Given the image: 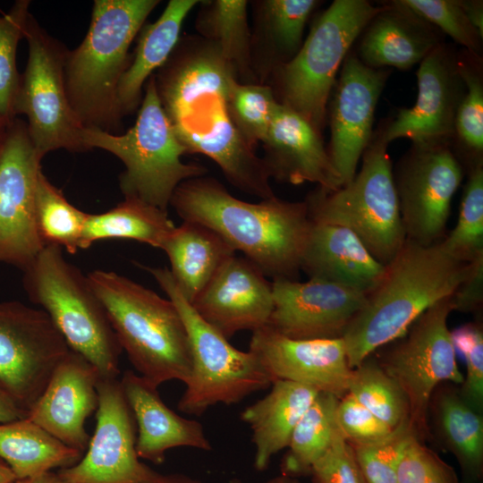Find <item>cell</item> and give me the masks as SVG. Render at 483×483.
I'll return each mask as SVG.
<instances>
[{
    "instance_id": "obj_1",
    "label": "cell",
    "mask_w": 483,
    "mask_h": 483,
    "mask_svg": "<svg viewBox=\"0 0 483 483\" xmlns=\"http://www.w3.org/2000/svg\"><path fill=\"white\" fill-rule=\"evenodd\" d=\"M154 76L160 103L187 154L208 157L240 191L272 197L263 158L229 115L228 96L238 78L219 50L200 37H185Z\"/></svg>"
},
{
    "instance_id": "obj_2",
    "label": "cell",
    "mask_w": 483,
    "mask_h": 483,
    "mask_svg": "<svg viewBox=\"0 0 483 483\" xmlns=\"http://www.w3.org/2000/svg\"><path fill=\"white\" fill-rule=\"evenodd\" d=\"M170 206L183 221L215 231L273 280H296L301 270L312 225L305 200L288 201L273 196L247 202L205 174L180 183Z\"/></svg>"
},
{
    "instance_id": "obj_3",
    "label": "cell",
    "mask_w": 483,
    "mask_h": 483,
    "mask_svg": "<svg viewBox=\"0 0 483 483\" xmlns=\"http://www.w3.org/2000/svg\"><path fill=\"white\" fill-rule=\"evenodd\" d=\"M469 269L441 242L423 246L406 239L342 336L350 367L403 336L428 308L453 294Z\"/></svg>"
},
{
    "instance_id": "obj_4",
    "label": "cell",
    "mask_w": 483,
    "mask_h": 483,
    "mask_svg": "<svg viewBox=\"0 0 483 483\" xmlns=\"http://www.w3.org/2000/svg\"><path fill=\"white\" fill-rule=\"evenodd\" d=\"M158 0H95L81 43L68 50L64 80L69 103L84 127L114 133L123 116L119 81L131 64L129 48Z\"/></svg>"
},
{
    "instance_id": "obj_5",
    "label": "cell",
    "mask_w": 483,
    "mask_h": 483,
    "mask_svg": "<svg viewBox=\"0 0 483 483\" xmlns=\"http://www.w3.org/2000/svg\"><path fill=\"white\" fill-rule=\"evenodd\" d=\"M89 283L136 373L158 387L191 371V351L182 318L170 299L113 271L94 270Z\"/></svg>"
},
{
    "instance_id": "obj_6",
    "label": "cell",
    "mask_w": 483,
    "mask_h": 483,
    "mask_svg": "<svg viewBox=\"0 0 483 483\" xmlns=\"http://www.w3.org/2000/svg\"><path fill=\"white\" fill-rule=\"evenodd\" d=\"M62 250L45 246L22 270L25 292L100 378H118L123 350L106 309L88 275L67 261Z\"/></svg>"
},
{
    "instance_id": "obj_7",
    "label": "cell",
    "mask_w": 483,
    "mask_h": 483,
    "mask_svg": "<svg viewBox=\"0 0 483 483\" xmlns=\"http://www.w3.org/2000/svg\"><path fill=\"white\" fill-rule=\"evenodd\" d=\"M82 141L88 150L101 148L123 162L125 169L120 175V188L125 198L165 211L180 183L208 174L205 166L182 161L187 151L160 103L154 74L145 84L132 127L123 134L84 127Z\"/></svg>"
},
{
    "instance_id": "obj_8",
    "label": "cell",
    "mask_w": 483,
    "mask_h": 483,
    "mask_svg": "<svg viewBox=\"0 0 483 483\" xmlns=\"http://www.w3.org/2000/svg\"><path fill=\"white\" fill-rule=\"evenodd\" d=\"M387 145L381 128L373 133L360 169L349 183L335 191L318 187L305 199L313 222L349 228L384 266L406 240Z\"/></svg>"
},
{
    "instance_id": "obj_9",
    "label": "cell",
    "mask_w": 483,
    "mask_h": 483,
    "mask_svg": "<svg viewBox=\"0 0 483 483\" xmlns=\"http://www.w3.org/2000/svg\"><path fill=\"white\" fill-rule=\"evenodd\" d=\"M381 8L366 0H335L317 17L297 54L272 73L278 102L322 133L337 72Z\"/></svg>"
},
{
    "instance_id": "obj_10",
    "label": "cell",
    "mask_w": 483,
    "mask_h": 483,
    "mask_svg": "<svg viewBox=\"0 0 483 483\" xmlns=\"http://www.w3.org/2000/svg\"><path fill=\"white\" fill-rule=\"evenodd\" d=\"M157 281L177 308L185 325L191 351V371L177 407L201 416L216 404L230 405L271 386L273 380L256 356L233 347L192 308L175 284L167 267L139 265Z\"/></svg>"
},
{
    "instance_id": "obj_11",
    "label": "cell",
    "mask_w": 483,
    "mask_h": 483,
    "mask_svg": "<svg viewBox=\"0 0 483 483\" xmlns=\"http://www.w3.org/2000/svg\"><path fill=\"white\" fill-rule=\"evenodd\" d=\"M29 57L21 74L14 114H24L30 140L44 157L64 148L85 152L81 124L66 93L64 65L68 48L43 29L30 13L24 32Z\"/></svg>"
},
{
    "instance_id": "obj_12",
    "label": "cell",
    "mask_w": 483,
    "mask_h": 483,
    "mask_svg": "<svg viewBox=\"0 0 483 483\" xmlns=\"http://www.w3.org/2000/svg\"><path fill=\"white\" fill-rule=\"evenodd\" d=\"M452 311V296L435 303L378 361L405 395L409 425L420 441L428 436V417L436 387L445 381L462 384L464 379L447 326Z\"/></svg>"
},
{
    "instance_id": "obj_13",
    "label": "cell",
    "mask_w": 483,
    "mask_h": 483,
    "mask_svg": "<svg viewBox=\"0 0 483 483\" xmlns=\"http://www.w3.org/2000/svg\"><path fill=\"white\" fill-rule=\"evenodd\" d=\"M70 351L44 310L0 302V388L27 413Z\"/></svg>"
},
{
    "instance_id": "obj_14",
    "label": "cell",
    "mask_w": 483,
    "mask_h": 483,
    "mask_svg": "<svg viewBox=\"0 0 483 483\" xmlns=\"http://www.w3.org/2000/svg\"><path fill=\"white\" fill-rule=\"evenodd\" d=\"M393 174L406 239L423 246L441 242L463 177L450 144H412Z\"/></svg>"
},
{
    "instance_id": "obj_15",
    "label": "cell",
    "mask_w": 483,
    "mask_h": 483,
    "mask_svg": "<svg viewBox=\"0 0 483 483\" xmlns=\"http://www.w3.org/2000/svg\"><path fill=\"white\" fill-rule=\"evenodd\" d=\"M42 158L30 140L27 123L14 119L0 154V264L21 270L45 247L35 220Z\"/></svg>"
},
{
    "instance_id": "obj_16",
    "label": "cell",
    "mask_w": 483,
    "mask_h": 483,
    "mask_svg": "<svg viewBox=\"0 0 483 483\" xmlns=\"http://www.w3.org/2000/svg\"><path fill=\"white\" fill-rule=\"evenodd\" d=\"M96 428L74 465L58 470L67 483H139L150 467L136 451L137 427L119 378H99Z\"/></svg>"
},
{
    "instance_id": "obj_17",
    "label": "cell",
    "mask_w": 483,
    "mask_h": 483,
    "mask_svg": "<svg viewBox=\"0 0 483 483\" xmlns=\"http://www.w3.org/2000/svg\"><path fill=\"white\" fill-rule=\"evenodd\" d=\"M333 88L327 148L339 188L349 183L373 136L374 114L389 72L346 56Z\"/></svg>"
},
{
    "instance_id": "obj_18",
    "label": "cell",
    "mask_w": 483,
    "mask_h": 483,
    "mask_svg": "<svg viewBox=\"0 0 483 483\" xmlns=\"http://www.w3.org/2000/svg\"><path fill=\"white\" fill-rule=\"evenodd\" d=\"M418 96L412 107L399 110L385 125L389 143L408 138L412 144H450L455 138L457 109L465 84L457 66V55L442 43L420 63L417 71Z\"/></svg>"
},
{
    "instance_id": "obj_19",
    "label": "cell",
    "mask_w": 483,
    "mask_h": 483,
    "mask_svg": "<svg viewBox=\"0 0 483 483\" xmlns=\"http://www.w3.org/2000/svg\"><path fill=\"white\" fill-rule=\"evenodd\" d=\"M272 290L274 307L267 326L296 340L342 337L366 297L317 278L306 282L274 279Z\"/></svg>"
},
{
    "instance_id": "obj_20",
    "label": "cell",
    "mask_w": 483,
    "mask_h": 483,
    "mask_svg": "<svg viewBox=\"0 0 483 483\" xmlns=\"http://www.w3.org/2000/svg\"><path fill=\"white\" fill-rule=\"evenodd\" d=\"M249 351L273 381L301 383L339 399L348 393L353 369L342 337L296 340L266 326L252 332Z\"/></svg>"
},
{
    "instance_id": "obj_21",
    "label": "cell",
    "mask_w": 483,
    "mask_h": 483,
    "mask_svg": "<svg viewBox=\"0 0 483 483\" xmlns=\"http://www.w3.org/2000/svg\"><path fill=\"white\" fill-rule=\"evenodd\" d=\"M191 304L229 340L238 332L267 326L274 307L272 282L255 264L235 254Z\"/></svg>"
},
{
    "instance_id": "obj_22",
    "label": "cell",
    "mask_w": 483,
    "mask_h": 483,
    "mask_svg": "<svg viewBox=\"0 0 483 483\" xmlns=\"http://www.w3.org/2000/svg\"><path fill=\"white\" fill-rule=\"evenodd\" d=\"M99 378L96 369L71 350L27 418L64 445L84 453L90 439L85 422L97 409Z\"/></svg>"
},
{
    "instance_id": "obj_23",
    "label": "cell",
    "mask_w": 483,
    "mask_h": 483,
    "mask_svg": "<svg viewBox=\"0 0 483 483\" xmlns=\"http://www.w3.org/2000/svg\"><path fill=\"white\" fill-rule=\"evenodd\" d=\"M261 143L270 178L293 185L314 182L326 191L339 189L322 133L285 106L279 103Z\"/></svg>"
},
{
    "instance_id": "obj_24",
    "label": "cell",
    "mask_w": 483,
    "mask_h": 483,
    "mask_svg": "<svg viewBox=\"0 0 483 483\" xmlns=\"http://www.w3.org/2000/svg\"><path fill=\"white\" fill-rule=\"evenodd\" d=\"M120 381L136 422L140 459L160 464L165 453L173 448L212 450L203 426L170 409L160 397L157 386L132 370H126Z\"/></svg>"
},
{
    "instance_id": "obj_25",
    "label": "cell",
    "mask_w": 483,
    "mask_h": 483,
    "mask_svg": "<svg viewBox=\"0 0 483 483\" xmlns=\"http://www.w3.org/2000/svg\"><path fill=\"white\" fill-rule=\"evenodd\" d=\"M385 267L349 228L312 221L301 267L309 278L367 294L379 282Z\"/></svg>"
},
{
    "instance_id": "obj_26",
    "label": "cell",
    "mask_w": 483,
    "mask_h": 483,
    "mask_svg": "<svg viewBox=\"0 0 483 483\" xmlns=\"http://www.w3.org/2000/svg\"><path fill=\"white\" fill-rule=\"evenodd\" d=\"M437 29L399 0L382 5L362 31L359 56L375 69H410L443 42Z\"/></svg>"
},
{
    "instance_id": "obj_27",
    "label": "cell",
    "mask_w": 483,
    "mask_h": 483,
    "mask_svg": "<svg viewBox=\"0 0 483 483\" xmlns=\"http://www.w3.org/2000/svg\"><path fill=\"white\" fill-rule=\"evenodd\" d=\"M318 393L301 383L276 379L267 394L242 411L241 419L252 433L255 469L265 470L272 457L288 447L296 424Z\"/></svg>"
},
{
    "instance_id": "obj_28",
    "label": "cell",
    "mask_w": 483,
    "mask_h": 483,
    "mask_svg": "<svg viewBox=\"0 0 483 483\" xmlns=\"http://www.w3.org/2000/svg\"><path fill=\"white\" fill-rule=\"evenodd\" d=\"M318 3L316 0L254 2L251 52L253 71L259 83L297 54L306 23Z\"/></svg>"
},
{
    "instance_id": "obj_29",
    "label": "cell",
    "mask_w": 483,
    "mask_h": 483,
    "mask_svg": "<svg viewBox=\"0 0 483 483\" xmlns=\"http://www.w3.org/2000/svg\"><path fill=\"white\" fill-rule=\"evenodd\" d=\"M199 3V0H170L155 22L142 26L134 55L117 88V103L123 117L140 106L147 80L165 63L180 39L184 20Z\"/></svg>"
},
{
    "instance_id": "obj_30",
    "label": "cell",
    "mask_w": 483,
    "mask_h": 483,
    "mask_svg": "<svg viewBox=\"0 0 483 483\" xmlns=\"http://www.w3.org/2000/svg\"><path fill=\"white\" fill-rule=\"evenodd\" d=\"M162 250L170 261L169 271L175 284L190 303L236 254L215 231L191 221L175 226Z\"/></svg>"
},
{
    "instance_id": "obj_31",
    "label": "cell",
    "mask_w": 483,
    "mask_h": 483,
    "mask_svg": "<svg viewBox=\"0 0 483 483\" xmlns=\"http://www.w3.org/2000/svg\"><path fill=\"white\" fill-rule=\"evenodd\" d=\"M82 455L27 417L0 422V459L10 467L17 479L71 467Z\"/></svg>"
},
{
    "instance_id": "obj_32",
    "label": "cell",
    "mask_w": 483,
    "mask_h": 483,
    "mask_svg": "<svg viewBox=\"0 0 483 483\" xmlns=\"http://www.w3.org/2000/svg\"><path fill=\"white\" fill-rule=\"evenodd\" d=\"M195 21L199 36L219 50L242 83H259L253 71L251 31L246 0L200 1Z\"/></svg>"
},
{
    "instance_id": "obj_33",
    "label": "cell",
    "mask_w": 483,
    "mask_h": 483,
    "mask_svg": "<svg viewBox=\"0 0 483 483\" xmlns=\"http://www.w3.org/2000/svg\"><path fill=\"white\" fill-rule=\"evenodd\" d=\"M175 225L167 211L134 198H125L101 214H89L80 249L107 239H130L154 248H163Z\"/></svg>"
},
{
    "instance_id": "obj_34",
    "label": "cell",
    "mask_w": 483,
    "mask_h": 483,
    "mask_svg": "<svg viewBox=\"0 0 483 483\" xmlns=\"http://www.w3.org/2000/svg\"><path fill=\"white\" fill-rule=\"evenodd\" d=\"M433 411L438 432L473 481L481 478L483 467L482 413L453 388L434 393Z\"/></svg>"
},
{
    "instance_id": "obj_35",
    "label": "cell",
    "mask_w": 483,
    "mask_h": 483,
    "mask_svg": "<svg viewBox=\"0 0 483 483\" xmlns=\"http://www.w3.org/2000/svg\"><path fill=\"white\" fill-rule=\"evenodd\" d=\"M338 402L332 394L318 393L292 431L282 462L284 475L310 474L313 463L329 448L338 428Z\"/></svg>"
},
{
    "instance_id": "obj_36",
    "label": "cell",
    "mask_w": 483,
    "mask_h": 483,
    "mask_svg": "<svg viewBox=\"0 0 483 483\" xmlns=\"http://www.w3.org/2000/svg\"><path fill=\"white\" fill-rule=\"evenodd\" d=\"M88 213L77 208L39 172L35 194V220L45 246H57L74 254L80 245Z\"/></svg>"
},
{
    "instance_id": "obj_37",
    "label": "cell",
    "mask_w": 483,
    "mask_h": 483,
    "mask_svg": "<svg viewBox=\"0 0 483 483\" xmlns=\"http://www.w3.org/2000/svg\"><path fill=\"white\" fill-rule=\"evenodd\" d=\"M347 394L393 429L409 422L405 395L370 356L353 369Z\"/></svg>"
},
{
    "instance_id": "obj_38",
    "label": "cell",
    "mask_w": 483,
    "mask_h": 483,
    "mask_svg": "<svg viewBox=\"0 0 483 483\" xmlns=\"http://www.w3.org/2000/svg\"><path fill=\"white\" fill-rule=\"evenodd\" d=\"M453 258L470 263L483 257V165L470 169L457 223L441 241Z\"/></svg>"
},
{
    "instance_id": "obj_39",
    "label": "cell",
    "mask_w": 483,
    "mask_h": 483,
    "mask_svg": "<svg viewBox=\"0 0 483 483\" xmlns=\"http://www.w3.org/2000/svg\"><path fill=\"white\" fill-rule=\"evenodd\" d=\"M278 106L273 88L265 83H242L236 80L227 100L233 123L243 140L254 150L265 139Z\"/></svg>"
},
{
    "instance_id": "obj_40",
    "label": "cell",
    "mask_w": 483,
    "mask_h": 483,
    "mask_svg": "<svg viewBox=\"0 0 483 483\" xmlns=\"http://www.w3.org/2000/svg\"><path fill=\"white\" fill-rule=\"evenodd\" d=\"M458 58L457 66L465 84V92L457 109L455 138L471 159V166L482 164L483 151V82L479 73V56L469 52Z\"/></svg>"
},
{
    "instance_id": "obj_41",
    "label": "cell",
    "mask_w": 483,
    "mask_h": 483,
    "mask_svg": "<svg viewBox=\"0 0 483 483\" xmlns=\"http://www.w3.org/2000/svg\"><path fill=\"white\" fill-rule=\"evenodd\" d=\"M30 5L29 0H18L8 12H0V116L9 123L17 118L14 103L21 74L16 55L30 14Z\"/></svg>"
},
{
    "instance_id": "obj_42",
    "label": "cell",
    "mask_w": 483,
    "mask_h": 483,
    "mask_svg": "<svg viewBox=\"0 0 483 483\" xmlns=\"http://www.w3.org/2000/svg\"><path fill=\"white\" fill-rule=\"evenodd\" d=\"M412 436L415 435L407 421L382 438L351 445L367 483H397L399 462Z\"/></svg>"
},
{
    "instance_id": "obj_43",
    "label": "cell",
    "mask_w": 483,
    "mask_h": 483,
    "mask_svg": "<svg viewBox=\"0 0 483 483\" xmlns=\"http://www.w3.org/2000/svg\"><path fill=\"white\" fill-rule=\"evenodd\" d=\"M415 14L479 56L482 37L470 24L460 0H399Z\"/></svg>"
},
{
    "instance_id": "obj_44",
    "label": "cell",
    "mask_w": 483,
    "mask_h": 483,
    "mask_svg": "<svg viewBox=\"0 0 483 483\" xmlns=\"http://www.w3.org/2000/svg\"><path fill=\"white\" fill-rule=\"evenodd\" d=\"M397 483H459L452 466L412 436L397 470Z\"/></svg>"
},
{
    "instance_id": "obj_45",
    "label": "cell",
    "mask_w": 483,
    "mask_h": 483,
    "mask_svg": "<svg viewBox=\"0 0 483 483\" xmlns=\"http://www.w3.org/2000/svg\"><path fill=\"white\" fill-rule=\"evenodd\" d=\"M455 350L464 357L466 377L461 394L477 411L483 409V332L482 326L468 323L451 332Z\"/></svg>"
},
{
    "instance_id": "obj_46",
    "label": "cell",
    "mask_w": 483,
    "mask_h": 483,
    "mask_svg": "<svg viewBox=\"0 0 483 483\" xmlns=\"http://www.w3.org/2000/svg\"><path fill=\"white\" fill-rule=\"evenodd\" d=\"M310 474L313 483H367L339 428L329 448L313 463Z\"/></svg>"
},
{
    "instance_id": "obj_47",
    "label": "cell",
    "mask_w": 483,
    "mask_h": 483,
    "mask_svg": "<svg viewBox=\"0 0 483 483\" xmlns=\"http://www.w3.org/2000/svg\"><path fill=\"white\" fill-rule=\"evenodd\" d=\"M336 423L350 445L375 441L387 436L393 430L349 394L339 399Z\"/></svg>"
},
{
    "instance_id": "obj_48",
    "label": "cell",
    "mask_w": 483,
    "mask_h": 483,
    "mask_svg": "<svg viewBox=\"0 0 483 483\" xmlns=\"http://www.w3.org/2000/svg\"><path fill=\"white\" fill-rule=\"evenodd\" d=\"M453 310L470 313L483 302V257L470 263V269L452 295Z\"/></svg>"
},
{
    "instance_id": "obj_49",
    "label": "cell",
    "mask_w": 483,
    "mask_h": 483,
    "mask_svg": "<svg viewBox=\"0 0 483 483\" xmlns=\"http://www.w3.org/2000/svg\"><path fill=\"white\" fill-rule=\"evenodd\" d=\"M139 483H204L182 473H159L150 468L145 478Z\"/></svg>"
},
{
    "instance_id": "obj_50",
    "label": "cell",
    "mask_w": 483,
    "mask_h": 483,
    "mask_svg": "<svg viewBox=\"0 0 483 483\" xmlns=\"http://www.w3.org/2000/svg\"><path fill=\"white\" fill-rule=\"evenodd\" d=\"M27 417L13 399L0 388V422H7Z\"/></svg>"
},
{
    "instance_id": "obj_51",
    "label": "cell",
    "mask_w": 483,
    "mask_h": 483,
    "mask_svg": "<svg viewBox=\"0 0 483 483\" xmlns=\"http://www.w3.org/2000/svg\"><path fill=\"white\" fill-rule=\"evenodd\" d=\"M462 8L470 24L483 38V4L482 1H461Z\"/></svg>"
},
{
    "instance_id": "obj_52",
    "label": "cell",
    "mask_w": 483,
    "mask_h": 483,
    "mask_svg": "<svg viewBox=\"0 0 483 483\" xmlns=\"http://www.w3.org/2000/svg\"><path fill=\"white\" fill-rule=\"evenodd\" d=\"M14 483H67L58 472L49 471L45 474L25 479H17Z\"/></svg>"
},
{
    "instance_id": "obj_53",
    "label": "cell",
    "mask_w": 483,
    "mask_h": 483,
    "mask_svg": "<svg viewBox=\"0 0 483 483\" xmlns=\"http://www.w3.org/2000/svg\"><path fill=\"white\" fill-rule=\"evenodd\" d=\"M16 480L10 467L0 459V483H14Z\"/></svg>"
},
{
    "instance_id": "obj_54",
    "label": "cell",
    "mask_w": 483,
    "mask_h": 483,
    "mask_svg": "<svg viewBox=\"0 0 483 483\" xmlns=\"http://www.w3.org/2000/svg\"><path fill=\"white\" fill-rule=\"evenodd\" d=\"M234 483H241L240 481ZM265 483H300L295 478L282 474L275 477Z\"/></svg>"
},
{
    "instance_id": "obj_55",
    "label": "cell",
    "mask_w": 483,
    "mask_h": 483,
    "mask_svg": "<svg viewBox=\"0 0 483 483\" xmlns=\"http://www.w3.org/2000/svg\"><path fill=\"white\" fill-rule=\"evenodd\" d=\"M9 124V123L0 116V154L5 141Z\"/></svg>"
}]
</instances>
